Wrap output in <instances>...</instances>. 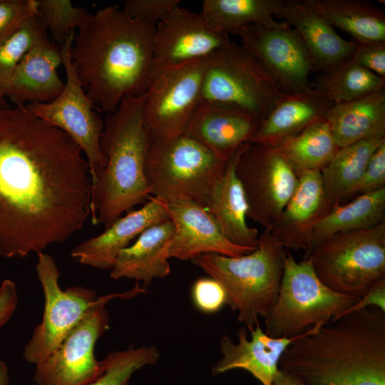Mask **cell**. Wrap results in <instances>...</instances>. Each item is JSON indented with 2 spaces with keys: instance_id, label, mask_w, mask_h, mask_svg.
<instances>
[{
  "instance_id": "obj_1",
  "label": "cell",
  "mask_w": 385,
  "mask_h": 385,
  "mask_svg": "<svg viewBox=\"0 0 385 385\" xmlns=\"http://www.w3.org/2000/svg\"><path fill=\"white\" fill-rule=\"evenodd\" d=\"M83 153L25 106L0 108V257L43 252L83 228L91 195Z\"/></svg>"
},
{
  "instance_id": "obj_2",
  "label": "cell",
  "mask_w": 385,
  "mask_h": 385,
  "mask_svg": "<svg viewBox=\"0 0 385 385\" xmlns=\"http://www.w3.org/2000/svg\"><path fill=\"white\" fill-rule=\"evenodd\" d=\"M155 29L108 6L91 14L75 34L71 60L86 94L102 112L111 113L125 97L146 93Z\"/></svg>"
},
{
  "instance_id": "obj_3",
  "label": "cell",
  "mask_w": 385,
  "mask_h": 385,
  "mask_svg": "<svg viewBox=\"0 0 385 385\" xmlns=\"http://www.w3.org/2000/svg\"><path fill=\"white\" fill-rule=\"evenodd\" d=\"M279 368L306 385H385V312L356 310L309 329Z\"/></svg>"
},
{
  "instance_id": "obj_4",
  "label": "cell",
  "mask_w": 385,
  "mask_h": 385,
  "mask_svg": "<svg viewBox=\"0 0 385 385\" xmlns=\"http://www.w3.org/2000/svg\"><path fill=\"white\" fill-rule=\"evenodd\" d=\"M145 93L125 97L104 120L103 168L91 185L92 224L108 227L150 196L145 162L150 139L143 122Z\"/></svg>"
},
{
  "instance_id": "obj_5",
  "label": "cell",
  "mask_w": 385,
  "mask_h": 385,
  "mask_svg": "<svg viewBox=\"0 0 385 385\" xmlns=\"http://www.w3.org/2000/svg\"><path fill=\"white\" fill-rule=\"evenodd\" d=\"M286 250L264 230L253 251L239 256L200 255L191 261L224 287L227 304L252 330L274 306L284 271Z\"/></svg>"
},
{
  "instance_id": "obj_6",
  "label": "cell",
  "mask_w": 385,
  "mask_h": 385,
  "mask_svg": "<svg viewBox=\"0 0 385 385\" xmlns=\"http://www.w3.org/2000/svg\"><path fill=\"white\" fill-rule=\"evenodd\" d=\"M226 161L183 134L151 141L145 162L150 195L165 203L191 201L207 211Z\"/></svg>"
},
{
  "instance_id": "obj_7",
  "label": "cell",
  "mask_w": 385,
  "mask_h": 385,
  "mask_svg": "<svg viewBox=\"0 0 385 385\" xmlns=\"http://www.w3.org/2000/svg\"><path fill=\"white\" fill-rule=\"evenodd\" d=\"M359 298L329 288L317 277L309 257L297 261L286 250L284 271L277 300L264 319L265 333L291 338L342 316Z\"/></svg>"
},
{
  "instance_id": "obj_8",
  "label": "cell",
  "mask_w": 385,
  "mask_h": 385,
  "mask_svg": "<svg viewBox=\"0 0 385 385\" xmlns=\"http://www.w3.org/2000/svg\"><path fill=\"white\" fill-rule=\"evenodd\" d=\"M308 257L326 286L360 298L385 279V221L369 229L331 236L313 247Z\"/></svg>"
},
{
  "instance_id": "obj_9",
  "label": "cell",
  "mask_w": 385,
  "mask_h": 385,
  "mask_svg": "<svg viewBox=\"0 0 385 385\" xmlns=\"http://www.w3.org/2000/svg\"><path fill=\"white\" fill-rule=\"evenodd\" d=\"M282 93L256 58L235 42L207 58L202 100L242 111L263 120Z\"/></svg>"
},
{
  "instance_id": "obj_10",
  "label": "cell",
  "mask_w": 385,
  "mask_h": 385,
  "mask_svg": "<svg viewBox=\"0 0 385 385\" xmlns=\"http://www.w3.org/2000/svg\"><path fill=\"white\" fill-rule=\"evenodd\" d=\"M75 34V31L70 32L60 46L66 76L61 93L50 102L25 106L37 118L66 133L80 147L88 163L92 185L106 163L101 148L104 122L95 111L71 58Z\"/></svg>"
},
{
  "instance_id": "obj_11",
  "label": "cell",
  "mask_w": 385,
  "mask_h": 385,
  "mask_svg": "<svg viewBox=\"0 0 385 385\" xmlns=\"http://www.w3.org/2000/svg\"><path fill=\"white\" fill-rule=\"evenodd\" d=\"M145 292L137 282L129 291L104 295L61 344L36 364V385H88L100 377L106 364L96 359L94 350L98 339L109 327L106 304L115 298L129 299Z\"/></svg>"
},
{
  "instance_id": "obj_12",
  "label": "cell",
  "mask_w": 385,
  "mask_h": 385,
  "mask_svg": "<svg viewBox=\"0 0 385 385\" xmlns=\"http://www.w3.org/2000/svg\"><path fill=\"white\" fill-rule=\"evenodd\" d=\"M37 256L36 271L44 294V310L41 322L36 327L23 352L24 359L36 365L61 344L103 297H98L93 289L81 286L61 289L60 272L54 259L44 252Z\"/></svg>"
},
{
  "instance_id": "obj_13",
  "label": "cell",
  "mask_w": 385,
  "mask_h": 385,
  "mask_svg": "<svg viewBox=\"0 0 385 385\" xmlns=\"http://www.w3.org/2000/svg\"><path fill=\"white\" fill-rule=\"evenodd\" d=\"M236 174L242 186L247 217L272 231L297 183V175L276 148L247 143L240 154Z\"/></svg>"
},
{
  "instance_id": "obj_14",
  "label": "cell",
  "mask_w": 385,
  "mask_h": 385,
  "mask_svg": "<svg viewBox=\"0 0 385 385\" xmlns=\"http://www.w3.org/2000/svg\"><path fill=\"white\" fill-rule=\"evenodd\" d=\"M206 58L151 73L143 122L151 141L175 138L200 100Z\"/></svg>"
},
{
  "instance_id": "obj_15",
  "label": "cell",
  "mask_w": 385,
  "mask_h": 385,
  "mask_svg": "<svg viewBox=\"0 0 385 385\" xmlns=\"http://www.w3.org/2000/svg\"><path fill=\"white\" fill-rule=\"evenodd\" d=\"M241 46L262 64L283 93L309 87L314 71L309 53L296 31L285 21L280 26L250 25L237 34Z\"/></svg>"
},
{
  "instance_id": "obj_16",
  "label": "cell",
  "mask_w": 385,
  "mask_h": 385,
  "mask_svg": "<svg viewBox=\"0 0 385 385\" xmlns=\"http://www.w3.org/2000/svg\"><path fill=\"white\" fill-rule=\"evenodd\" d=\"M231 41L229 35L212 29L201 14L179 5L155 25L151 73L206 58Z\"/></svg>"
},
{
  "instance_id": "obj_17",
  "label": "cell",
  "mask_w": 385,
  "mask_h": 385,
  "mask_svg": "<svg viewBox=\"0 0 385 385\" xmlns=\"http://www.w3.org/2000/svg\"><path fill=\"white\" fill-rule=\"evenodd\" d=\"M175 230L166 247L168 259L192 260L203 254L239 257L254 250L235 245L222 234L212 215L188 200L165 203Z\"/></svg>"
},
{
  "instance_id": "obj_18",
  "label": "cell",
  "mask_w": 385,
  "mask_h": 385,
  "mask_svg": "<svg viewBox=\"0 0 385 385\" xmlns=\"http://www.w3.org/2000/svg\"><path fill=\"white\" fill-rule=\"evenodd\" d=\"M262 121L242 111L200 99L182 134L227 160L240 145L250 142Z\"/></svg>"
},
{
  "instance_id": "obj_19",
  "label": "cell",
  "mask_w": 385,
  "mask_h": 385,
  "mask_svg": "<svg viewBox=\"0 0 385 385\" xmlns=\"http://www.w3.org/2000/svg\"><path fill=\"white\" fill-rule=\"evenodd\" d=\"M323 185L321 171H305L297 176L296 188L271 231L285 250H312L316 224L332 208Z\"/></svg>"
},
{
  "instance_id": "obj_20",
  "label": "cell",
  "mask_w": 385,
  "mask_h": 385,
  "mask_svg": "<svg viewBox=\"0 0 385 385\" xmlns=\"http://www.w3.org/2000/svg\"><path fill=\"white\" fill-rule=\"evenodd\" d=\"M138 210L117 219L98 236L73 248L71 255L82 265L111 270L118 253L147 228L170 219L165 203L154 197Z\"/></svg>"
},
{
  "instance_id": "obj_21",
  "label": "cell",
  "mask_w": 385,
  "mask_h": 385,
  "mask_svg": "<svg viewBox=\"0 0 385 385\" xmlns=\"http://www.w3.org/2000/svg\"><path fill=\"white\" fill-rule=\"evenodd\" d=\"M250 332V339L245 327L237 331V342L227 336L222 338L220 351L222 357L212 367V375L242 369L262 385H271L284 352L303 334L291 338L272 337L262 329L260 323Z\"/></svg>"
},
{
  "instance_id": "obj_22",
  "label": "cell",
  "mask_w": 385,
  "mask_h": 385,
  "mask_svg": "<svg viewBox=\"0 0 385 385\" xmlns=\"http://www.w3.org/2000/svg\"><path fill=\"white\" fill-rule=\"evenodd\" d=\"M274 16L282 19L298 34L309 53L314 71L324 73L350 59L354 41L339 36L305 0H285Z\"/></svg>"
},
{
  "instance_id": "obj_23",
  "label": "cell",
  "mask_w": 385,
  "mask_h": 385,
  "mask_svg": "<svg viewBox=\"0 0 385 385\" xmlns=\"http://www.w3.org/2000/svg\"><path fill=\"white\" fill-rule=\"evenodd\" d=\"M61 65L60 46L48 37L39 41L17 65L5 97L15 106L53 101L61 93L65 84L57 73Z\"/></svg>"
},
{
  "instance_id": "obj_24",
  "label": "cell",
  "mask_w": 385,
  "mask_h": 385,
  "mask_svg": "<svg viewBox=\"0 0 385 385\" xmlns=\"http://www.w3.org/2000/svg\"><path fill=\"white\" fill-rule=\"evenodd\" d=\"M334 105L331 100L309 86L302 91L283 93L249 143L276 147L313 123L325 119Z\"/></svg>"
},
{
  "instance_id": "obj_25",
  "label": "cell",
  "mask_w": 385,
  "mask_h": 385,
  "mask_svg": "<svg viewBox=\"0 0 385 385\" xmlns=\"http://www.w3.org/2000/svg\"><path fill=\"white\" fill-rule=\"evenodd\" d=\"M247 143L242 144L227 160L214 188L207 210L224 237L232 244L255 250L259 240L258 230L246 221L248 206L236 174L239 157Z\"/></svg>"
},
{
  "instance_id": "obj_26",
  "label": "cell",
  "mask_w": 385,
  "mask_h": 385,
  "mask_svg": "<svg viewBox=\"0 0 385 385\" xmlns=\"http://www.w3.org/2000/svg\"><path fill=\"white\" fill-rule=\"evenodd\" d=\"M174 230L170 219L145 230L133 244L118 253L111 270V277L142 282L145 289L154 279L167 277L170 273V265L166 247Z\"/></svg>"
},
{
  "instance_id": "obj_27",
  "label": "cell",
  "mask_w": 385,
  "mask_h": 385,
  "mask_svg": "<svg viewBox=\"0 0 385 385\" xmlns=\"http://www.w3.org/2000/svg\"><path fill=\"white\" fill-rule=\"evenodd\" d=\"M339 148L358 141L385 137V90L334 104L326 115Z\"/></svg>"
},
{
  "instance_id": "obj_28",
  "label": "cell",
  "mask_w": 385,
  "mask_h": 385,
  "mask_svg": "<svg viewBox=\"0 0 385 385\" xmlns=\"http://www.w3.org/2000/svg\"><path fill=\"white\" fill-rule=\"evenodd\" d=\"M330 24L356 42L385 41V14L366 0H305Z\"/></svg>"
},
{
  "instance_id": "obj_29",
  "label": "cell",
  "mask_w": 385,
  "mask_h": 385,
  "mask_svg": "<svg viewBox=\"0 0 385 385\" xmlns=\"http://www.w3.org/2000/svg\"><path fill=\"white\" fill-rule=\"evenodd\" d=\"M285 0H205L201 14L215 30L237 35L250 25L277 27L284 24L274 19Z\"/></svg>"
},
{
  "instance_id": "obj_30",
  "label": "cell",
  "mask_w": 385,
  "mask_h": 385,
  "mask_svg": "<svg viewBox=\"0 0 385 385\" xmlns=\"http://www.w3.org/2000/svg\"><path fill=\"white\" fill-rule=\"evenodd\" d=\"M385 221V187L359 195L351 202L335 205L314 226L312 249L336 234L366 230Z\"/></svg>"
},
{
  "instance_id": "obj_31",
  "label": "cell",
  "mask_w": 385,
  "mask_h": 385,
  "mask_svg": "<svg viewBox=\"0 0 385 385\" xmlns=\"http://www.w3.org/2000/svg\"><path fill=\"white\" fill-rule=\"evenodd\" d=\"M385 137L362 140L340 148L320 171L325 193L332 206L349 196L375 150Z\"/></svg>"
},
{
  "instance_id": "obj_32",
  "label": "cell",
  "mask_w": 385,
  "mask_h": 385,
  "mask_svg": "<svg viewBox=\"0 0 385 385\" xmlns=\"http://www.w3.org/2000/svg\"><path fill=\"white\" fill-rule=\"evenodd\" d=\"M274 148L284 156L297 176L305 171L321 170L340 148L326 119L313 123Z\"/></svg>"
},
{
  "instance_id": "obj_33",
  "label": "cell",
  "mask_w": 385,
  "mask_h": 385,
  "mask_svg": "<svg viewBox=\"0 0 385 385\" xmlns=\"http://www.w3.org/2000/svg\"><path fill=\"white\" fill-rule=\"evenodd\" d=\"M334 104L354 101L384 88L381 78L350 59L322 73L309 85Z\"/></svg>"
},
{
  "instance_id": "obj_34",
  "label": "cell",
  "mask_w": 385,
  "mask_h": 385,
  "mask_svg": "<svg viewBox=\"0 0 385 385\" xmlns=\"http://www.w3.org/2000/svg\"><path fill=\"white\" fill-rule=\"evenodd\" d=\"M46 31L37 14L0 44V91L4 96L17 65L35 44L48 37Z\"/></svg>"
},
{
  "instance_id": "obj_35",
  "label": "cell",
  "mask_w": 385,
  "mask_h": 385,
  "mask_svg": "<svg viewBox=\"0 0 385 385\" xmlns=\"http://www.w3.org/2000/svg\"><path fill=\"white\" fill-rule=\"evenodd\" d=\"M160 353L155 346H130L125 350L110 353L103 360V374L88 385H129L133 374L147 365L155 364Z\"/></svg>"
},
{
  "instance_id": "obj_36",
  "label": "cell",
  "mask_w": 385,
  "mask_h": 385,
  "mask_svg": "<svg viewBox=\"0 0 385 385\" xmlns=\"http://www.w3.org/2000/svg\"><path fill=\"white\" fill-rule=\"evenodd\" d=\"M37 14L55 41L63 45L67 35L81 27L91 14L69 0H36Z\"/></svg>"
},
{
  "instance_id": "obj_37",
  "label": "cell",
  "mask_w": 385,
  "mask_h": 385,
  "mask_svg": "<svg viewBox=\"0 0 385 385\" xmlns=\"http://www.w3.org/2000/svg\"><path fill=\"white\" fill-rule=\"evenodd\" d=\"M36 0H0V44L37 14Z\"/></svg>"
},
{
  "instance_id": "obj_38",
  "label": "cell",
  "mask_w": 385,
  "mask_h": 385,
  "mask_svg": "<svg viewBox=\"0 0 385 385\" xmlns=\"http://www.w3.org/2000/svg\"><path fill=\"white\" fill-rule=\"evenodd\" d=\"M191 294L195 307L205 314L215 313L227 304L224 287L211 277L195 280L192 287Z\"/></svg>"
},
{
  "instance_id": "obj_39",
  "label": "cell",
  "mask_w": 385,
  "mask_h": 385,
  "mask_svg": "<svg viewBox=\"0 0 385 385\" xmlns=\"http://www.w3.org/2000/svg\"><path fill=\"white\" fill-rule=\"evenodd\" d=\"M180 4V0H127L123 9L136 20L156 25Z\"/></svg>"
},
{
  "instance_id": "obj_40",
  "label": "cell",
  "mask_w": 385,
  "mask_h": 385,
  "mask_svg": "<svg viewBox=\"0 0 385 385\" xmlns=\"http://www.w3.org/2000/svg\"><path fill=\"white\" fill-rule=\"evenodd\" d=\"M385 187V141L371 155L366 168L357 183L349 192L363 194Z\"/></svg>"
},
{
  "instance_id": "obj_41",
  "label": "cell",
  "mask_w": 385,
  "mask_h": 385,
  "mask_svg": "<svg viewBox=\"0 0 385 385\" xmlns=\"http://www.w3.org/2000/svg\"><path fill=\"white\" fill-rule=\"evenodd\" d=\"M354 43L350 60L385 78V41Z\"/></svg>"
},
{
  "instance_id": "obj_42",
  "label": "cell",
  "mask_w": 385,
  "mask_h": 385,
  "mask_svg": "<svg viewBox=\"0 0 385 385\" xmlns=\"http://www.w3.org/2000/svg\"><path fill=\"white\" fill-rule=\"evenodd\" d=\"M368 308H377L385 312V279L374 284L344 314Z\"/></svg>"
},
{
  "instance_id": "obj_43",
  "label": "cell",
  "mask_w": 385,
  "mask_h": 385,
  "mask_svg": "<svg viewBox=\"0 0 385 385\" xmlns=\"http://www.w3.org/2000/svg\"><path fill=\"white\" fill-rule=\"evenodd\" d=\"M17 304L16 284L10 279L4 280L0 287V328L12 317Z\"/></svg>"
},
{
  "instance_id": "obj_44",
  "label": "cell",
  "mask_w": 385,
  "mask_h": 385,
  "mask_svg": "<svg viewBox=\"0 0 385 385\" xmlns=\"http://www.w3.org/2000/svg\"><path fill=\"white\" fill-rule=\"evenodd\" d=\"M271 385H306L299 379L279 369L277 371Z\"/></svg>"
},
{
  "instance_id": "obj_45",
  "label": "cell",
  "mask_w": 385,
  "mask_h": 385,
  "mask_svg": "<svg viewBox=\"0 0 385 385\" xmlns=\"http://www.w3.org/2000/svg\"><path fill=\"white\" fill-rule=\"evenodd\" d=\"M9 382L7 366L3 361L0 360V385H9Z\"/></svg>"
},
{
  "instance_id": "obj_46",
  "label": "cell",
  "mask_w": 385,
  "mask_h": 385,
  "mask_svg": "<svg viewBox=\"0 0 385 385\" xmlns=\"http://www.w3.org/2000/svg\"><path fill=\"white\" fill-rule=\"evenodd\" d=\"M6 98L5 96L3 95V93L0 91V108H6V107H9L6 101Z\"/></svg>"
}]
</instances>
